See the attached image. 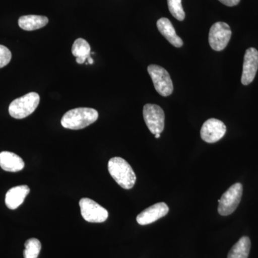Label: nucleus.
<instances>
[{
    "label": "nucleus",
    "instance_id": "obj_1",
    "mask_svg": "<svg viewBox=\"0 0 258 258\" xmlns=\"http://www.w3.org/2000/svg\"><path fill=\"white\" fill-rule=\"evenodd\" d=\"M98 118V111L93 108H74L64 113L61 119V124L64 128L79 130L92 124Z\"/></svg>",
    "mask_w": 258,
    "mask_h": 258
},
{
    "label": "nucleus",
    "instance_id": "obj_2",
    "mask_svg": "<svg viewBox=\"0 0 258 258\" xmlns=\"http://www.w3.org/2000/svg\"><path fill=\"white\" fill-rule=\"evenodd\" d=\"M108 169L112 178L123 189L134 187L137 176L132 166L124 159L120 157L112 158L108 161Z\"/></svg>",
    "mask_w": 258,
    "mask_h": 258
},
{
    "label": "nucleus",
    "instance_id": "obj_3",
    "mask_svg": "<svg viewBox=\"0 0 258 258\" xmlns=\"http://www.w3.org/2000/svg\"><path fill=\"white\" fill-rule=\"evenodd\" d=\"M40 101V96L35 92L29 93L17 98L10 103V115L16 119L26 118L36 110Z\"/></svg>",
    "mask_w": 258,
    "mask_h": 258
},
{
    "label": "nucleus",
    "instance_id": "obj_4",
    "mask_svg": "<svg viewBox=\"0 0 258 258\" xmlns=\"http://www.w3.org/2000/svg\"><path fill=\"white\" fill-rule=\"evenodd\" d=\"M148 73L152 78L154 88L161 96H170L174 91L172 80L166 70L157 64H150Z\"/></svg>",
    "mask_w": 258,
    "mask_h": 258
},
{
    "label": "nucleus",
    "instance_id": "obj_5",
    "mask_svg": "<svg viewBox=\"0 0 258 258\" xmlns=\"http://www.w3.org/2000/svg\"><path fill=\"white\" fill-rule=\"evenodd\" d=\"M242 185L235 183L222 195L218 200V212L222 216H227L235 211L241 201Z\"/></svg>",
    "mask_w": 258,
    "mask_h": 258
},
{
    "label": "nucleus",
    "instance_id": "obj_6",
    "mask_svg": "<svg viewBox=\"0 0 258 258\" xmlns=\"http://www.w3.org/2000/svg\"><path fill=\"white\" fill-rule=\"evenodd\" d=\"M232 31L230 27L223 22H217L212 25L209 32V43L212 50L222 51L230 42Z\"/></svg>",
    "mask_w": 258,
    "mask_h": 258
},
{
    "label": "nucleus",
    "instance_id": "obj_7",
    "mask_svg": "<svg viewBox=\"0 0 258 258\" xmlns=\"http://www.w3.org/2000/svg\"><path fill=\"white\" fill-rule=\"evenodd\" d=\"M81 215L86 221L91 223H101L108 217V212L96 202L88 198H83L79 202Z\"/></svg>",
    "mask_w": 258,
    "mask_h": 258
},
{
    "label": "nucleus",
    "instance_id": "obj_8",
    "mask_svg": "<svg viewBox=\"0 0 258 258\" xmlns=\"http://www.w3.org/2000/svg\"><path fill=\"white\" fill-rule=\"evenodd\" d=\"M144 121L152 134H160L164 131L165 114L160 106L148 103L144 106Z\"/></svg>",
    "mask_w": 258,
    "mask_h": 258
},
{
    "label": "nucleus",
    "instance_id": "obj_9",
    "mask_svg": "<svg viewBox=\"0 0 258 258\" xmlns=\"http://www.w3.org/2000/svg\"><path fill=\"white\" fill-rule=\"evenodd\" d=\"M226 125L223 122L216 118H210L204 123L200 136L205 142L213 144L218 142L225 135Z\"/></svg>",
    "mask_w": 258,
    "mask_h": 258
},
{
    "label": "nucleus",
    "instance_id": "obj_10",
    "mask_svg": "<svg viewBox=\"0 0 258 258\" xmlns=\"http://www.w3.org/2000/svg\"><path fill=\"white\" fill-rule=\"evenodd\" d=\"M258 69V51L254 47L246 50L241 82L247 86L253 81Z\"/></svg>",
    "mask_w": 258,
    "mask_h": 258
},
{
    "label": "nucleus",
    "instance_id": "obj_11",
    "mask_svg": "<svg viewBox=\"0 0 258 258\" xmlns=\"http://www.w3.org/2000/svg\"><path fill=\"white\" fill-rule=\"evenodd\" d=\"M169 210V207L166 203L155 204L141 212L137 217V221L140 225H149L165 216Z\"/></svg>",
    "mask_w": 258,
    "mask_h": 258
},
{
    "label": "nucleus",
    "instance_id": "obj_12",
    "mask_svg": "<svg viewBox=\"0 0 258 258\" xmlns=\"http://www.w3.org/2000/svg\"><path fill=\"white\" fill-rule=\"evenodd\" d=\"M30 187L27 185H20L8 190L5 196V205L10 210L18 208L30 193Z\"/></svg>",
    "mask_w": 258,
    "mask_h": 258
},
{
    "label": "nucleus",
    "instance_id": "obj_13",
    "mask_svg": "<svg viewBox=\"0 0 258 258\" xmlns=\"http://www.w3.org/2000/svg\"><path fill=\"white\" fill-rule=\"evenodd\" d=\"M0 166L3 170L9 172H18L23 170L25 162L21 157L13 152L0 153Z\"/></svg>",
    "mask_w": 258,
    "mask_h": 258
},
{
    "label": "nucleus",
    "instance_id": "obj_14",
    "mask_svg": "<svg viewBox=\"0 0 258 258\" xmlns=\"http://www.w3.org/2000/svg\"><path fill=\"white\" fill-rule=\"evenodd\" d=\"M157 26L161 35L165 37L171 45L176 47L182 46V40L176 35L175 29L173 27L169 19L166 18L159 19L157 21Z\"/></svg>",
    "mask_w": 258,
    "mask_h": 258
},
{
    "label": "nucleus",
    "instance_id": "obj_15",
    "mask_svg": "<svg viewBox=\"0 0 258 258\" xmlns=\"http://www.w3.org/2000/svg\"><path fill=\"white\" fill-rule=\"evenodd\" d=\"M48 23V18L41 15H25L18 20L20 28L26 31H33L42 28Z\"/></svg>",
    "mask_w": 258,
    "mask_h": 258
},
{
    "label": "nucleus",
    "instance_id": "obj_16",
    "mask_svg": "<svg viewBox=\"0 0 258 258\" xmlns=\"http://www.w3.org/2000/svg\"><path fill=\"white\" fill-rule=\"evenodd\" d=\"M91 46L84 39H77L73 45L72 54L76 57L77 63H84L91 56Z\"/></svg>",
    "mask_w": 258,
    "mask_h": 258
},
{
    "label": "nucleus",
    "instance_id": "obj_17",
    "mask_svg": "<svg viewBox=\"0 0 258 258\" xmlns=\"http://www.w3.org/2000/svg\"><path fill=\"white\" fill-rule=\"evenodd\" d=\"M251 242L248 237H241L230 249L227 258H247L250 250Z\"/></svg>",
    "mask_w": 258,
    "mask_h": 258
},
{
    "label": "nucleus",
    "instance_id": "obj_18",
    "mask_svg": "<svg viewBox=\"0 0 258 258\" xmlns=\"http://www.w3.org/2000/svg\"><path fill=\"white\" fill-rule=\"evenodd\" d=\"M23 252L25 258H37L41 250V242L36 238L29 239L25 243Z\"/></svg>",
    "mask_w": 258,
    "mask_h": 258
},
{
    "label": "nucleus",
    "instance_id": "obj_19",
    "mask_svg": "<svg viewBox=\"0 0 258 258\" xmlns=\"http://www.w3.org/2000/svg\"><path fill=\"white\" fill-rule=\"evenodd\" d=\"M168 8L174 18L179 21L185 19V13L181 5V0H167Z\"/></svg>",
    "mask_w": 258,
    "mask_h": 258
},
{
    "label": "nucleus",
    "instance_id": "obj_20",
    "mask_svg": "<svg viewBox=\"0 0 258 258\" xmlns=\"http://www.w3.org/2000/svg\"><path fill=\"white\" fill-rule=\"evenodd\" d=\"M12 59V53L8 47L0 45V69L10 63Z\"/></svg>",
    "mask_w": 258,
    "mask_h": 258
},
{
    "label": "nucleus",
    "instance_id": "obj_21",
    "mask_svg": "<svg viewBox=\"0 0 258 258\" xmlns=\"http://www.w3.org/2000/svg\"><path fill=\"white\" fill-rule=\"evenodd\" d=\"M222 4L228 7L236 6L240 3V0H218Z\"/></svg>",
    "mask_w": 258,
    "mask_h": 258
},
{
    "label": "nucleus",
    "instance_id": "obj_22",
    "mask_svg": "<svg viewBox=\"0 0 258 258\" xmlns=\"http://www.w3.org/2000/svg\"><path fill=\"white\" fill-rule=\"evenodd\" d=\"M87 60H88V62H86V64H93V60L92 57H91V56H90V57H88Z\"/></svg>",
    "mask_w": 258,
    "mask_h": 258
},
{
    "label": "nucleus",
    "instance_id": "obj_23",
    "mask_svg": "<svg viewBox=\"0 0 258 258\" xmlns=\"http://www.w3.org/2000/svg\"><path fill=\"white\" fill-rule=\"evenodd\" d=\"M155 137L157 139H159V137H160V134H155Z\"/></svg>",
    "mask_w": 258,
    "mask_h": 258
}]
</instances>
